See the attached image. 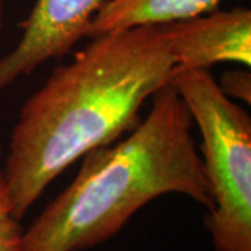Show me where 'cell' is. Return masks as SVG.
<instances>
[{"instance_id": "6da1fadb", "label": "cell", "mask_w": 251, "mask_h": 251, "mask_svg": "<svg viewBox=\"0 0 251 251\" xmlns=\"http://www.w3.org/2000/svg\"><path fill=\"white\" fill-rule=\"evenodd\" d=\"M175 67L162 25L94 36L56 67L10 137L3 172L18 221L74 162L131 131L145 100L171 85Z\"/></svg>"}, {"instance_id": "7a4b0ae2", "label": "cell", "mask_w": 251, "mask_h": 251, "mask_svg": "<svg viewBox=\"0 0 251 251\" xmlns=\"http://www.w3.org/2000/svg\"><path fill=\"white\" fill-rule=\"evenodd\" d=\"M191 126L173 85L158 91L145 120L126 138L82 156L70 186L23 230L21 251L92 249L165 194L187 196L209 209L211 191Z\"/></svg>"}, {"instance_id": "3957f363", "label": "cell", "mask_w": 251, "mask_h": 251, "mask_svg": "<svg viewBox=\"0 0 251 251\" xmlns=\"http://www.w3.org/2000/svg\"><path fill=\"white\" fill-rule=\"evenodd\" d=\"M172 85L202 135L212 202L205 218L214 251H251V117L209 70L176 69Z\"/></svg>"}, {"instance_id": "277c9868", "label": "cell", "mask_w": 251, "mask_h": 251, "mask_svg": "<svg viewBox=\"0 0 251 251\" xmlns=\"http://www.w3.org/2000/svg\"><path fill=\"white\" fill-rule=\"evenodd\" d=\"M105 0H36L21 24L16 48L0 59V92L50 59L67 54L87 36Z\"/></svg>"}, {"instance_id": "5b68a950", "label": "cell", "mask_w": 251, "mask_h": 251, "mask_svg": "<svg viewBox=\"0 0 251 251\" xmlns=\"http://www.w3.org/2000/svg\"><path fill=\"white\" fill-rule=\"evenodd\" d=\"M176 69L208 70L218 63L251 64V11H218L162 25Z\"/></svg>"}, {"instance_id": "8992f818", "label": "cell", "mask_w": 251, "mask_h": 251, "mask_svg": "<svg viewBox=\"0 0 251 251\" xmlns=\"http://www.w3.org/2000/svg\"><path fill=\"white\" fill-rule=\"evenodd\" d=\"M224 0H105L87 36L143 25H166L218 10Z\"/></svg>"}, {"instance_id": "52a82bcc", "label": "cell", "mask_w": 251, "mask_h": 251, "mask_svg": "<svg viewBox=\"0 0 251 251\" xmlns=\"http://www.w3.org/2000/svg\"><path fill=\"white\" fill-rule=\"evenodd\" d=\"M18 222L7 194L0 147V251H21L23 229Z\"/></svg>"}, {"instance_id": "ba28073f", "label": "cell", "mask_w": 251, "mask_h": 251, "mask_svg": "<svg viewBox=\"0 0 251 251\" xmlns=\"http://www.w3.org/2000/svg\"><path fill=\"white\" fill-rule=\"evenodd\" d=\"M219 88L229 98L240 99L243 102H251V77L249 70H234L222 74L221 81H216Z\"/></svg>"}, {"instance_id": "9c48e42d", "label": "cell", "mask_w": 251, "mask_h": 251, "mask_svg": "<svg viewBox=\"0 0 251 251\" xmlns=\"http://www.w3.org/2000/svg\"><path fill=\"white\" fill-rule=\"evenodd\" d=\"M3 17H4V3L0 0V29L3 28Z\"/></svg>"}]
</instances>
